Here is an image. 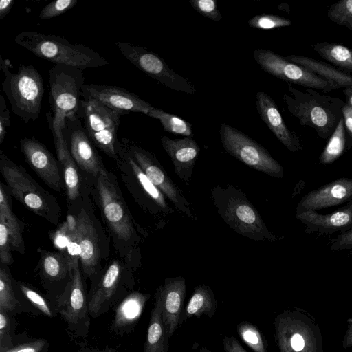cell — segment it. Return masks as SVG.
Masks as SVG:
<instances>
[{
	"mask_svg": "<svg viewBox=\"0 0 352 352\" xmlns=\"http://www.w3.org/2000/svg\"><path fill=\"white\" fill-rule=\"evenodd\" d=\"M327 16L333 23L352 30V0H340L333 3Z\"/></svg>",
	"mask_w": 352,
	"mask_h": 352,
	"instance_id": "obj_39",
	"label": "cell"
},
{
	"mask_svg": "<svg viewBox=\"0 0 352 352\" xmlns=\"http://www.w3.org/2000/svg\"><path fill=\"white\" fill-rule=\"evenodd\" d=\"M156 291L160 296L162 320L170 339L179 327L186 296V280L182 276L166 278Z\"/></svg>",
	"mask_w": 352,
	"mask_h": 352,
	"instance_id": "obj_21",
	"label": "cell"
},
{
	"mask_svg": "<svg viewBox=\"0 0 352 352\" xmlns=\"http://www.w3.org/2000/svg\"><path fill=\"white\" fill-rule=\"evenodd\" d=\"M219 133L223 148L232 157L271 177H283V167L265 148L250 137L226 123H221Z\"/></svg>",
	"mask_w": 352,
	"mask_h": 352,
	"instance_id": "obj_9",
	"label": "cell"
},
{
	"mask_svg": "<svg viewBox=\"0 0 352 352\" xmlns=\"http://www.w3.org/2000/svg\"><path fill=\"white\" fill-rule=\"evenodd\" d=\"M96 190L104 219L116 238L124 242L136 239L133 219L109 173L96 178Z\"/></svg>",
	"mask_w": 352,
	"mask_h": 352,
	"instance_id": "obj_10",
	"label": "cell"
},
{
	"mask_svg": "<svg viewBox=\"0 0 352 352\" xmlns=\"http://www.w3.org/2000/svg\"><path fill=\"white\" fill-rule=\"evenodd\" d=\"M127 287L123 282L122 267L118 261H113L88 295L91 318H96L116 306L131 293Z\"/></svg>",
	"mask_w": 352,
	"mask_h": 352,
	"instance_id": "obj_15",
	"label": "cell"
},
{
	"mask_svg": "<svg viewBox=\"0 0 352 352\" xmlns=\"http://www.w3.org/2000/svg\"><path fill=\"white\" fill-rule=\"evenodd\" d=\"M121 142L151 182L173 206L190 219L197 220L191 205L182 189L173 182L155 155L129 139L122 138Z\"/></svg>",
	"mask_w": 352,
	"mask_h": 352,
	"instance_id": "obj_11",
	"label": "cell"
},
{
	"mask_svg": "<svg viewBox=\"0 0 352 352\" xmlns=\"http://www.w3.org/2000/svg\"><path fill=\"white\" fill-rule=\"evenodd\" d=\"M83 70L64 65H54L49 72V102L52 112L46 113L49 125L62 131L65 121L77 117L82 89Z\"/></svg>",
	"mask_w": 352,
	"mask_h": 352,
	"instance_id": "obj_6",
	"label": "cell"
},
{
	"mask_svg": "<svg viewBox=\"0 0 352 352\" xmlns=\"http://www.w3.org/2000/svg\"><path fill=\"white\" fill-rule=\"evenodd\" d=\"M14 3V0L0 1V19H3L10 12Z\"/></svg>",
	"mask_w": 352,
	"mask_h": 352,
	"instance_id": "obj_51",
	"label": "cell"
},
{
	"mask_svg": "<svg viewBox=\"0 0 352 352\" xmlns=\"http://www.w3.org/2000/svg\"><path fill=\"white\" fill-rule=\"evenodd\" d=\"M82 94L96 100L122 116L130 112H140L146 115L154 108L137 94L116 86L85 84Z\"/></svg>",
	"mask_w": 352,
	"mask_h": 352,
	"instance_id": "obj_18",
	"label": "cell"
},
{
	"mask_svg": "<svg viewBox=\"0 0 352 352\" xmlns=\"http://www.w3.org/2000/svg\"><path fill=\"white\" fill-rule=\"evenodd\" d=\"M352 199V179L338 178L305 195L298 204L296 214L340 205Z\"/></svg>",
	"mask_w": 352,
	"mask_h": 352,
	"instance_id": "obj_19",
	"label": "cell"
},
{
	"mask_svg": "<svg viewBox=\"0 0 352 352\" xmlns=\"http://www.w3.org/2000/svg\"><path fill=\"white\" fill-rule=\"evenodd\" d=\"M15 43L35 56L54 65L75 67L82 70L107 65L109 62L94 50L70 43L65 38L36 32H22Z\"/></svg>",
	"mask_w": 352,
	"mask_h": 352,
	"instance_id": "obj_3",
	"label": "cell"
},
{
	"mask_svg": "<svg viewBox=\"0 0 352 352\" xmlns=\"http://www.w3.org/2000/svg\"><path fill=\"white\" fill-rule=\"evenodd\" d=\"M253 57L265 72L288 83L324 91L341 88L338 84L287 60L272 50L263 48L255 50Z\"/></svg>",
	"mask_w": 352,
	"mask_h": 352,
	"instance_id": "obj_14",
	"label": "cell"
},
{
	"mask_svg": "<svg viewBox=\"0 0 352 352\" xmlns=\"http://www.w3.org/2000/svg\"><path fill=\"white\" fill-rule=\"evenodd\" d=\"M15 327L14 316L0 309V349L10 347L17 341Z\"/></svg>",
	"mask_w": 352,
	"mask_h": 352,
	"instance_id": "obj_40",
	"label": "cell"
},
{
	"mask_svg": "<svg viewBox=\"0 0 352 352\" xmlns=\"http://www.w3.org/2000/svg\"><path fill=\"white\" fill-rule=\"evenodd\" d=\"M21 151L36 175L52 189L60 192L63 176L60 164L47 147L34 137L20 140Z\"/></svg>",
	"mask_w": 352,
	"mask_h": 352,
	"instance_id": "obj_17",
	"label": "cell"
},
{
	"mask_svg": "<svg viewBox=\"0 0 352 352\" xmlns=\"http://www.w3.org/2000/svg\"><path fill=\"white\" fill-rule=\"evenodd\" d=\"M236 329L243 342L254 352H269L266 341L255 325L243 321L238 324Z\"/></svg>",
	"mask_w": 352,
	"mask_h": 352,
	"instance_id": "obj_38",
	"label": "cell"
},
{
	"mask_svg": "<svg viewBox=\"0 0 352 352\" xmlns=\"http://www.w3.org/2000/svg\"><path fill=\"white\" fill-rule=\"evenodd\" d=\"M115 44L128 60L159 83L190 95L197 92L190 81L170 69L158 54L129 43L116 42Z\"/></svg>",
	"mask_w": 352,
	"mask_h": 352,
	"instance_id": "obj_12",
	"label": "cell"
},
{
	"mask_svg": "<svg viewBox=\"0 0 352 352\" xmlns=\"http://www.w3.org/2000/svg\"><path fill=\"white\" fill-rule=\"evenodd\" d=\"M296 218L307 227V232L318 234L340 233L352 229V199L338 210L326 214L309 210L296 214Z\"/></svg>",
	"mask_w": 352,
	"mask_h": 352,
	"instance_id": "obj_24",
	"label": "cell"
},
{
	"mask_svg": "<svg viewBox=\"0 0 352 352\" xmlns=\"http://www.w3.org/2000/svg\"><path fill=\"white\" fill-rule=\"evenodd\" d=\"M191 6L199 14L214 21L219 22L222 19V15L217 8L214 0H190Z\"/></svg>",
	"mask_w": 352,
	"mask_h": 352,
	"instance_id": "obj_44",
	"label": "cell"
},
{
	"mask_svg": "<svg viewBox=\"0 0 352 352\" xmlns=\"http://www.w3.org/2000/svg\"><path fill=\"white\" fill-rule=\"evenodd\" d=\"M78 352H95V348L88 346H82Z\"/></svg>",
	"mask_w": 352,
	"mask_h": 352,
	"instance_id": "obj_53",
	"label": "cell"
},
{
	"mask_svg": "<svg viewBox=\"0 0 352 352\" xmlns=\"http://www.w3.org/2000/svg\"><path fill=\"white\" fill-rule=\"evenodd\" d=\"M0 171L12 197L37 215L58 223L60 208L56 197L42 188L25 170L0 152Z\"/></svg>",
	"mask_w": 352,
	"mask_h": 352,
	"instance_id": "obj_5",
	"label": "cell"
},
{
	"mask_svg": "<svg viewBox=\"0 0 352 352\" xmlns=\"http://www.w3.org/2000/svg\"><path fill=\"white\" fill-rule=\"evenodd\" d=\"M342 118L344 119L346 136V149H352V106L348 103L342 107Z\"/></svg>",
	"mask_w": 352,
	"mask_h": 352,
	"instance_id": "obj_48",
	"label": "cell"
},
{
	"mask_svg": "<svg viewBox=\"0 0 352 352\" xmlns=\"http://www.w3.org/2000/svg\"><path fill=\"white\" fill-rule=\"evenodd\" d=\"M149 298L148 294L139 292L129 294L116 305L111 324L112 331L117 335L131 333L136 327Z\"/></svg>",
	"mask_w": 352,
	"mask_h": 352,
	"instance_id": "obj_26",
	"label": "cell"
},
{
	"mask_svg": "<svg viewBox=\"0 0 352 352\" xmlns=\"http://www.w3.org/2000/svg\"><path fill=\"white\" fill-rule=\"evenodd\" d=\"M146 116L160 120L164 131L167 132L184 137L192 135V124L179 116L155 107Z\"/></svg>",
	"mask_w": 352,
	"mask_h": 352,
	"instance_id": "obj_37",
	"label": "cell"
},
{
	"mask_svg": "<svg viewBox=\"0 0 352 352\" xmlns=\"http://www.w3.org/2000/svg\"><path fill=\"white\" fill-rule=\"evenodd\" d=\"M287 89L289 94H284L283 100L289 112L300 125L314 129L318 137L329 140L342 117L346 102L310 88H305V92H302L288 84Z\"/></svg>",
	"mask_w": 352,
	"mask_h": 352,
	"instance_id": "obj_2",
	"label": "cell"
},
{
	"mask_svg": "<svg viewBox=\"0 0 352 352\" xmlns=\"http://www.w3.org/2000/svg\"><path fill=\"white\" fill-rule=\"evenodd\" d=\"M118 159L131 171L140 190L142 204L151 213L161 217L172 214L174 210L169 206L163 193L151 182L134 160L124 148L122 142L118 150Z\"/></svg>",
	"mask_w": 352,
	"mask_h": 352,
	"instance_id": "obj_20",
	"label": "cell"
},
{
	"mask_svg": "<svg viewBox=\"0 0 352 352\" xmlns=\"http://www.w3.org/2000/svg\"><path fill=\"white\" fill-rule=\"evenodd\" d=\"M331 249L338 251L352 248V229L340 233L331 241ZM352 252V251H351Z\"/></svg>",
	"mask_w": 352,
	"mask_h": 352,
	"instance_id": "obj_47",
	"label": "cell"
},
{
	"mask_svg": "<svg viewBox=\"0 0 352 352\" xmlns=\"http://www.w3.org/2000/svg\"><path fill=\"white\" fill-rule=\"evenodd\" d=\"M257 111L272 133L291 152L302 149L301 142L296 133L286 125L274 100L266 93L256 94Z\"/></svg>",
	"mask_w": 352,
	"mask_h": 352,
	"instance_id": "obj_23",
	"label": "cell"
},
{
	"mask_svg": "<svg viewBox=\"0 0 352 352\" xmlns=\"http://www.w3.org/2000/svg\"><path fill=\"white\" fill-rule=\"evenodd\" d=\"M49 342L43 338L16 341L12 346L0 349V352H47Z\"/></svg>",
	"mask_w": 352,
	"mask_h": 352,
	"instance_id": "obj_42",
	"label": "cell"
},
{
	"mask_svg": "<svg viewBox=\"0 0 352 352\" xmlns=\"http://www.w3.org/2000/svg\"><path fill=\"white\" fill-rule=\"evenodd\" d=\"M320 57L342 68L345 72L352 73V50L336 43L320 42L311 45Z\"/></svg>",
	"mask_w": 352,
	"mask_h": 352,
	"instance_id": "obj_34",
	"label": "cell"
},
{
	"mask_svg": "<svg viewBox=\"0 0 352 352\" xmlns=\"http://www.w3.org/2000/svg\"><path fill=\"white\" fill-rule=\"evenodd\" d=\"M55 303L58 312L67 323L68 329L76 336H87L91 316L89 312L88 295L86 294L78 263L69 270L68 284Z\"/></svg>",
	"mask_w": 352,
	"mask_h": 352,
	"instance_id": "obj_13",
	"label": "cell"
},
{
	"mask_svg": "<svg viewBox=\"0 0 352 352\" xmlns=\"http://www.w3.org/2000/svg\"><path fill=\"white\" fill-rule=\"evenodd\" d=\"M14 286L17 289V292L15 291V293L23 312L43 314L50 318H53L58 314L56 304L33 287L21 282L14 281Z\"/></svg>",
	"mask_w": 352,
	"mask_h": 352,
	"instance_id": "obj_28",
	"label": "cell"
},
{
	"mask_svg": "<svg viewBox=\"0 0 352 352\" xmlns=\"http://www.w3.org/2000/svg\"><path fill=\"white\" fill-rule=\"evenodd\" d=\"M274 326L278 352H324L320 329L307 311H285L276 317Z\"/></svg>",
	"mask_w": 352,
	"mask_h": 352,
	"instance_id": "obj_7",
	"label": "cell"
},
{
	"mask_svg": "<svg viewBox=\"0 0 352 352\" xmlns=\"http://www.w3.org/2000/svg\"><path fill=\"white\" fill-rule=\"evenodd\" d=\"M11 242L7 227L0 220V261L1 264L10 265L13 263Z\"/></svg>",
	"mask_w": 352,
	"mask_h": 352,
	"instance_id": "obj_45",
	"label": "cell"
},
{
	"mask_svg": "<svg viewBox=\"0 0 352 352\" xmlns=\"http://www.w3.org/2000/svg\"><path fill=\"white\" fill-rule=\"evenodd\" d=\"M155 296V301L151 312L144 352H168L169 339L162 320L161 298L157 291Z\"/></svg>",
	"mask_w": 352,
	"mask_h": 352,
	"instance_id": "obj_29",
	"label": "cell"
},
{
	"mask_svg": "<svg viewBox=\"0 0 352 352\" xmlns=\"http://www.w3.org/2000/svg\"><path fill=\"white\" fill-rule=\"evenodd\" d=\"M211 198L217 214L234 231L254 241H278L258 212L239 188L230 184L211 189Z\"/></svg>",
	"mask_w": 352,
	"mask_h": 352,
	"instance_id": "obj_1",
	"label": "cell"
},
{
	"mask_svg": "<svg viewBox=\"0 0 352 352\" xmlns=\"http://www.w3.org/2000/svg\"><path fill=\"white\" fill-rule=\"evenodd\" d=\"M77 116L94 144L115 161L121 142L118 129L122 115L81 93Z\"/></svg>",
	"mask_w": 352,
	"mask_h": 352,
	"instance_id": "obj_8",
	"label": "cell"
},
{
	"mask_svg": "<svg viewBox=\"0 0 352 352\" xmlns=\"http://www.w3.org/2000/svg\"><path fill=\"white\" fill-rule=\"evenodd\" d=\"M10 113L6 107V100L2 95L0 96V143L1 144L10 126Z\"/></svg>",
	"mask_w": 352,
	"mask_h": 352,
	"instance_id": "obj_46",
	"label": "cell"
},
{
	"mask_svg": "<svg viewBox=\"0 0 352 352\" xmlns=\"http://www.w3.org/2000/svg\"><path fill=\"white\" fill-rule=\"evenodd\" d=\"M248 23L254 28L272 30L289 26L292 25V21L278 15L259 14L250 19Z\"/></svg>",
	"mask_w": 352,
	"mask_h": 352,
	"instance_id": "obj_41",
	"label": "cell"
},
{
	"mask_svg": "<svg viewBox=\"0 0 352 352\" xmlns=\"http://www.w3.org/2000/svg\"><path fill=\"white\" fill-rule=\"evenodd\" d=\"M68 149L78 167L98 178L108 173L98 155L95 145L86 133L77 116L65 121L62 130Z\"/></svg>",
	"mask_w": 352,
	"mask_h": 352,
	"instance_id": "obj_16",
	"label": "cell"
},
{
	"mask_svg": "<svg viewBox=\"0 0 352 352\" xmlns=\"http://www.w3.org/2000/svg\"><path fill=\"white\" fill-rule=\"evenodd\" d=\"M343 93L346 98V103L352 106V87H345L343 89Z\"/></svg>",
	"mask_w": 352,
	"mask_h": 352,
	"instance_id": "obj_52",
	"label": "cell"
},
{
	"mask_svg": "<svg viewBox=\"0 0 352 352\" xmlns=\"http://www.w3.org/2000/svg\"><path fill=\"white\" fill-rule=\"evenodd\" d=\"M8 59L0 56V68L5 74L3 91L10 104L12 111L25 123L35 121L41 112L44 84L39 72L31 65H20L12 73Z\"/></svg>",
	"mask_w": 352,
	"mask_h": 352,
	"instance_id": "obj_4",
	"label": "cell"
},
{
	"mask_svg": "<svg viewBox=\"0 0 352 352\" xmlns=\"http://www.w3.org/2000/svg\"><path fill=\"white\" fill-rule=\"evenodd\" d=\"M76 219V236L81 268L86 276L93 279L100 258L97 232L85 210H82Z\"/></svg>",
	"mask_w": 352,
	"mask_h": 352,
	"instance_id": "obj_22",
	"label": "cell"
},
{
	"mask_svg": "<svg viewBox=\"0 0 352 352\" xmlns=\"http://www.w3.org/2000/svg\"><path fill=\"white\" fill-rule=\"evenodd\" d=\"M95 352H116V351L113 349L109 347H106L103 349H98L95 348Z\"/></svg>",
	"mask_w": 352,
	"mask_h": 352,
	"instance_id": "obj_54",
	"label": "cell"
},
{
	"mask_svg": "<svg viewBox=\"0 0 352 352\" xmlns=\"http://www.w3.org/2000/svg\"><path fill=\"white\" fill-rule=\"evenodd\" d=\"M41 270L49 282L69 280V262L65 255L58 252H43L41 260Z\"/></svg>",
	"mask_w": 352,
	"mask_h": 352,
	"instance_id": "obj_33",
	"label": "cell"
},
{
	"mask_svg": "<svg viewBox=\"0 0 352 352\" xmlns=\"http://www.w3.org/2000/svg\"><path fill=\"white\" fill-rule=\"evenodd\" d=\"M217 309V302L211 288L205 285L197 286L179 317V325L192 316L199 318L205 314L212 318Z\"/></svg>",
	"mask_w": 352,
	"mask_h": 352,
	"instance_id": "obj_30",
	"label": "cell"
},
{
	"mask_svg": "<svg viewBox=\"0 0 352 352\" xmlns=\"http://www.w3.org/2000/svg\"><path fill=\"white\" fill-rule=\"evenodd\" d=\"M8 192L7 186L0 182V220L3 221L7 227L12 248L23 254L25 249L22 236L23 228L13 213Z\"/></svg>",
	"mask_w": 352,
	"mask_h": 352,
	"instance_id": "obj_32",
	"label": "cell"
},
{
	"mask_svg": "<svg viewBox=\"0 0 352 352\" xmlns=\"http://www.w3.org/2000/svg\"><path fill=\"white\" fill-rule=\"evenodd\" d=\"M285 58L296 64L305 67L312 72L329 80L341 87H352V76L329 65L309 57L292 54Z\"/></svg>",
	"mask_w": 352,
	"mask_h": 352,
	"instance_id": "obj_31",
	"label": "cell"
},
{
	"mask_svg": "<svg viewBox=\"0 0 352 352\" xmlns=\"http://www.w3.org/2000/svg\"><path fill=\"white\" fill-rule=\"evenodd\" d=\"M199 352H212V351H210V350H208V349H206L205 347H201L200 349Z\"/></svg>",
	"mask_w": 352,
	"mask_h": 352,
	"instance_id": "obj_55",
	"label": "cell"
},
{
	"mask_svg": "<svg viewBox=\"0 0 352 352\" xmlns=\"http://www.w3.org/2000/svg\"><path fill=\"white\" fill-rule=\"evenodd\" d=\"M345 149H346V136L344 119L342 117L319 157L320 164L323 165L332 164L343 154Z\"/></svg>",
	"mask_w": 352,
	"mask_h": 352,
	"instance_id": "obj_36",
	"label": "cell"
},
{
	"mask_svg": "<svg viewBox=\"0 0 352 352\" xmlns=\"http://www.w3.org/2000/svg\"><path fill=\"white\" fill-rule=\"evenodd\" d=\"M49 127L53 135L57 160L62 170L67 197L70 201H74L80 195L78 167L68 149L62 131H56L50 125Z\"/></svg>",
	"mask_w": 352,
	"mask_h": 352,
	"instance_id": "obj_27",
	"label": "cell"
},
{
	"mask_svg": "<svg viewBox=\"0 0 352 352\" xmlns=\"http://www.w3.org/2000/svg\"><path fill=\"white\" fill-rule=\"evenodd\" d=\"M223 347L226 352H247L234 336H226L223 340Z\"/></svg>",
	"mask_w": 352,
	"mask_h": 352,
	"instance_id": "obj_49",
	"label": "cell"
},
{
	"mask_svg": "<svg viewBox=\"0 0 352 352\" xmlns=\"http://www.w3.org/2000/svg\"><path fill=\"white\" fill-rule=\"evenodd\" d=\"M0 309L13 316L23 312L16 296L14 280L7 265L3 264L0 266Z\"/></svg>",
	"mask_w": 352,
	"mask_h": 352,
	"instance_id": "obj_35",
	"label": "cell"
},
{
	"mask_svg": "<svg viewBox=\"0 0 352 352\" xmlns=\"http://www.w3.org/2000/svg\"><path fill=\"white\" fill-rule=\"evenodd\" d=\"M347 327L344 336L342 346L344 349L352 347V318L346 320Z\"/></svg>",
	"mask_w": 352,
	"mask_h": 352,
	"instance_id": "obj_50",
	"label": "cell"
},
{
	"mask_svg": "<svg viewBox=\"0 0 352 352\" xmlns=\"http://www.w3.org/2000/svg\"><path fill=\"white\" fill-rule=\"evenodd\" d=\"M78 3L76 0H56L46 5L40 12L39 18L50 19L72 9Z\"/></svg>",
	"mask_w": 352,
	"mask_h": 352,
	"instance_id": "obj_43",
	"label": "cell"
},
{
	"mask_svg": "<svg viewBox=\"0 0 352 352\" xmlns=\"http://www.w3.org/2000/svg\"><path fill=\"white\" fill-rule=\"evenodd\" d=\"M162 147L170 157L177 176L187 184L190 182L193 168L200 153L197 142L191 137L171 139L161 138Z\"/></svg>",
	"mask_w": 352,
	"mask_h": 352,
	"instance_id": "obj_25",
	"label": "cell"
}]
</instances>
